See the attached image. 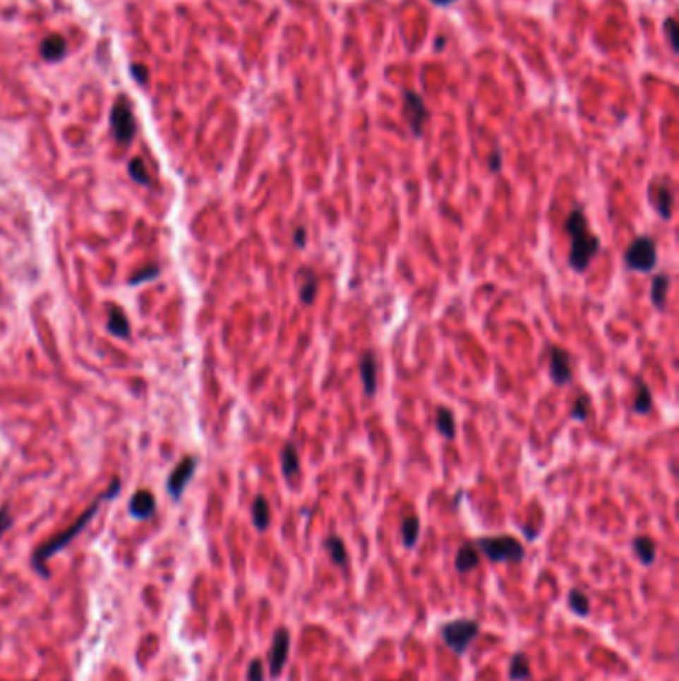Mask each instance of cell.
Instances as JSON below:
<instances>
[{
  "mask_svg": "<svg viewBox=\"0 0 679 681\" xmlns=\"http://www.w3.org/2000/svg\"><path fill=\"white\" fill-rule=\"evenodd\" d=\"M564 229L570 235V255H568V265L572 271L576 273H584L588 271L590 263L594 261V257L600 253V237L594 234L588 224V217L582 207H574L568 213L566 222H564Z\"/></svg>",
  "mask_w": 679,
  "mask_h": 681,
  "instance_id": "6da1fadb",
  "label": "cell"
},
{
  "mask_svg": "<svg viewBox=\"0 0 679 681\" xmlns=\"http://www.w3.org/2000/svg\"><path fill=\"white\" fill-rule=\"evenodd\" d=\"M118 492H120V478H114V482L110 484V488L108 490L104 492L102 496H98L96 498V502H92L84 510V512L80 514V518L74 522V524H70L66 528V530H62L60 534H56V536H52L48 542H44L42 546L40 548H36V552H34V556H32V564H34V568L38 569L42 576H48V569H46V562L48 560L52 558L54 554H58L62 548H66L74 538L78 536L80 532L86 528V526L90 524V520L98 514V510H100V506H102V502H106V500H112L114 496H118Z\"/></svg>",
  "mask_w": 679,
  "mask_h": 681,
  "instance_id": "7a4b0ae2",
  "label": "cell"
},
{
  "mask_svg": "<svg viewBox=\"0 0 679 681\" xmlns=\"http://www.w3.org/2000/svg\"><path fill=\"white\" fill-rule=\"evenodd\" d=\"M476 548L490 562H522L524 546L514 536H484L476 540Z\"/></svg>",
  "mask_w": 679,
  "mask_h": 681,
  "instance_id": "3957f363",
  "label": "cell"
},
{
  "mask_svg": "<svg viewBox=\"0 0 679 681\" xmlns=\"http://www.w3.org/2000/svg\"><path fill=\"white\" fill-rule=\"evenodd\" d=\"M625 267L635 273H649L657 265L656 241L649 235H639L627 246L624 253Z\"/></svg>",
  "mask_w": 679,
  "mask_h": 681,
  "instance_id": "277c9868",
  "label": "cell"
},
{
  "mask_svg": "<svg viewBox=\"0 0 679 681\" xmlns=\"http://www.w3.org/2000/svg\"><path fill=\"white\" fill-rule=\"evenodd\" d=\"M480 625L476 620H468V617H462V620H455L450 624L443 625L440 629V636L445 639V644L452 651H457L458 656H462L464 651L468 649V646L472 644V639L479 636Z\"/></svg>",
  "mask_w": 679,
  "mask_h": 681,
  "instance_id": "5b68a950",
  "label": "cell"
},
{
  "mask_svg": "<svg viewBox=\"0 0 679 681\" xmlns=\"http://www.w3.org/2000/svg\"><path fill=\"white\" fill-rule=\"evenodd\" d=\"M110 123H112V134L116 138L118 144H130L136 135V120L132 108L124 100L116 102L110 114Z\"/></svg>",
  "mask_w": 679,
  "mask_h": 681,
  "instance_id": "8992f818",
  "label": "cell"
},
{
  "mask_svg": "<svg viewBox=\"0 0 679 681\" xmlns=\"http://www.w3.org/2000/svg\"><path fill=\"white\" fill-rule=\"evenodd\" d=\"M402 100H404V116H407V122H409V128L414 138H421L424 130V123L428 120V110L424 106V100L421 94L412 92V90H407L402 94Z\"/></svg>",
  "mask_w": 679,
  "mask_h": 681,
  "instance_id": "52a82bcc",
  "label": "cell"
},
{
  "mask_svg": "<svg viewBox=\"0 0 679 681\" xmlns=\"http://www.w3.org/2000/svg\"><path fill=\"white\" fill-rule=\"evenodd\" d=\"M548 358H550V379L556 387H566L572 382V358L570 353L562 346H548Z\"/></svg>",
  "mask_w": 679,
  "mask_h": 681,
  "instance_id": "ba28073f",
  "label": "cell"
},
{
  "mask_svg": "<svg viewBox=\"0 0 679 681\" xmlns=\"http://www.w3.org/2000/svg\"><path fill=\"white\" fill-rule=\"evenodd\" d=\"M196 466H198V458L196 457H186L178 462V466L174 469V472L167 478V492L174 500H179L184 490L188 488L191 476L196 474Z\"/></svg>",
  "mask_w": 679,
  "mask_h": 681,
  "instance_id": "9c48e42d",
  "label": "cell"
},
{
  "mask_svg": "<svg viewBox=\"0 0 679 681\" xmlns=\"http://www.w3.org/2000/svg\"><path fill=\"white\" fill-rule=\"evenodd\" d=\"M287 658H289V632L287 627H279L275 632V637H273V646H271V651H269V671H271V677H279L281 671L285 668L287 663Z\"/></svg>",
  "mask_w": 679,
  "mask_h": 681,
  "instance_id": "30bf717a",
  "label": "cell"
},
{
  "mask_svg": "<svg viewBox=\"0 0 679 681\" xmlns=\"http://www.w3.org/2000/svg\"><path fill=\"white\" fill-rule=\"evenodd\" d=\"M359 373H361L365 394H367V397H375V394H377V358H375L373 351H367V353L361 357Z\"/></svg>",
  "mask_w": 679,
  "mask_h": 681,
  "instance_id": "8fae6325",
  "label": "cell"
},
{
  "mask_svg": "<svg viewBox=\"0 0 679 681\" xmlns=\"http://www.w3.org/2000/svg\"><path fill=\"white\" fill-rule=\"evenodd\" d=\"M297 281H299V299L303 305H313V301L317 299V291H319V277L317 273L309 267L299 269L297 273Z\"/></svg>",
  "mask_w": 679,
  "mask_h": 681,
  "instance_id": "7c38bea8",
  "label": "cell"
},
{
  "mask_svg": "<svg viewBox=\"0 0 679 681\" xmlns=\"http://www.w3.org/2000/svg\"><path fill=\"white\" fill-rule=\"evenodd\" d=\"M128 510L138 520H145L156 512V496L150 490H138L132 496Z\"/></svg>",
  "mask_w": 679,
  "mask_h": 681,
  "instance_id": "4fadbf2b",
  "label": "cell"
},
{
  "mask_svg": "<svg viewBox=\"0 0 679 681\" xmlns=\"http://www.w3.org/2000/svg\"><path fill=\"white\" fill-rule=\"evenodd\" d=\"M299 466L301 462L297 447L293 442H285V447L281 448V472H283L285 481H293V476L299 474Z\"/></svg>",
  "mask_w": 679,
  "mask_h": 681,
  "instance_id": "5bb4252c",
  "label": "cell"
},
{
  "mask_svg": "<svg viewBox=\"0 0 679 681\" xmlns=\"http://www.w3.org/2000/svg\"><path fill=\"white\" fill-rule=\"evenodd\" d=\"M635 387L637 389H635V399L632 402V411H634V414H639V416L649 414L651 409H654V397H651L649 387L639 377L635 379Z\"/></svg>",
  "mask_w": 679,
  "mask_h": 681,
  "instance_id": "9a60e30c",
  "label": "cell"
},
{
  "mask_svg": "<svg viewBox=\"0 0 679 681\" xmlns=\"http://www.w3.org/2000/svg\"><path fill=\"white\" fill-rule=\"evenodd\" d=\"M108 331L114 337H118V339H128L132 335L130 321H128L126 313L120 307H110V311H108Z\"/></svg>",
  "mask_w": 679,
  "mask_h": 681,
  "instance_id": "2e32d148",
  "label": "cell"
},
{
  "mask_svg": "<svg viewBox=\"0 0 679 681\" xmlns=\"http://www.w3.org/2000/svg\"><path fill=\"white\" fill-rule=\"evenodd\" d=\"M251 518H253V526L257 528V532H265L271 524V508L265 496H256V500L251 504Z\"/></svg>",
  "mask_w": 679,
  "mask_h": 681,
  "instance_id": "e0dca14e",
  "label": "cell"
},
{
  "mask_svg": "<svg viewBox=\"0 0 679 681\" xmlns=\"http://www.w3.org/2000/svg\"><path fill=\"white\" fill-rule=\"evenodd\" d=\"M669 283H671V279H669L668 273H657L656 277L651 279V293H649V295H651V303H654V307L659 309V311H663V309H666Z\"/></svg>",
  "mask_w": 679,
  "mask_h": 681,
  "instance_id": "ac0fdd59",
  "label": "cell"
},
{
  "mask_svg": "<svg viewBox=\"0 0 679 681\" xmlns=\"http://www.w3.org/2000/svg\"><path fill=\"white\" fill-rule=\"evenodd\" d=\"M480 564V554H479V548L474 546V544H464V546L460 548L457 552V560H455V566H457V569L460 572V574H467V572H470V569H474L476 566Z\"/></svg>",
  "mask_w": 679,
  "mask_h": 681,
  "instance_id": "d6986e66",
  "label": "cell"
},
{
  "mask_svg": "<svg viewBox=\"0 0 679 681\" xmlns=\"http://www.w3.org/2000/svg\"><path fill=\"white\" fill-rule=\"evenodd\" d=\"M435 425L436 430L445 436L446 440H455V436H457V421H455V414H452L450 409H446V406H438V409H436Z\"/></svg>",
  "mask_w": 679,
  "mask_h": 681,
  "instance_id": "ffe728a7",
  "label": "cell"
},
{
  "mask_svg": "<svg viewBox=\"0 0 679 681\" xmlns=\"http://www.w3.org/2000/svg\"><path fill=\"white\" fill-rule=\"evenodd\" d=\"M654 201H656V210L657 213H659V217L666 219V222L671 219V212H673V191L669 188L668 181L659 183Z\"/></svg>",
  "mask_w": 679,
  "mask_h": 681,
  "instance_id": "44dd1931",
  "label": "cell"
},
{
  "mask_svg": "<svg viewBox=\"0 0 679 681\" xmlns=\"http://www.w3.org/2000/svg\"><path fill=\"white\" fill-rule=\"evenodd\" d=\"M40 52H42V56H44L46 60L56 62V60L64 58V54H66V40H64L60 34H50L44 42H42Z\"/></svg>",
  "mask_w": 679,
  "mask_h": 681,
  "instance_id": "7402d4cb",
  "label": "cell"
},
{
  "mask_svg": "<svg viewBox=\"0 0 679 681\" xmlns=\"http://www.w3.org/2000/svg\"><path fill=\"white\" fill-rule=\"evenodd\" d=\"M634 552L637 554V558H639V562H642L644 566H649V564H654V562H656L657 550H656V542H654L651 538H647V536L635 538Z\"/></svg>",
  "mask_w": 679,
  "mask_h": 681,
  "instance_id": "603a6c76",
  "label": "cell"
},
{
  "mask_svg": "<svg viewBox=\"0 0 679 681\" xmlns=\"http://www.w3.org/2000/svg\"><path fill=\"white\" fill-rule=\"evenodd\" d=\"M401 536H402V544L407 548H412L416 542H419V536H421V520L416 516H404L401 524Z\"/></svg>",
  "mask_w": 679,
  "mask_h": 681,
  "instance_id": "cb8c5ba5",
  "label": "cell"
},
{
  "mask_svg": "<svg viewBox=\"0 0 679 681\" xmlns=\"http://www.w3.org/2000/svg\"><path fill=\"white\" fill-rule=\"evenodd\" d=\"M325 550L335 566H345L347 564V548L343 540L339 536H329L325 540Z\"/></svg>",
  "mask_w": 679,
  "mask_h": 681,
  "instance_id": "d4e9b609",
  "label": "cell"
},
{
  "mask_svg": "<svg viewBox=\"0 0 679 681\" xmlns=\"http://www.w3.org/2000/svg\"><path fill=\"white\" fill-rule=\"evenodd\" d=\"M530 661L526 658V653H516L510 663V680L514 681H528L530 680Z\"/></svg>",
  "mask_w": 679,
  "mask_h": 681,
  "instance_id": "484cf974",
  "label": "cell"
},
{
  "mask_svg": "<svg viewBox=\"0 0 679 681\" xmlns=\"http://www.w3.org/2000/svg\"><path fill=\"white\" fill-rule=\"evenodd\" d=\"M590 413H591L590 397H588L586 392H582V394H578V399H576L574 406H572V411H570V418L579 421V423H586V421L590 418Z\"/></svg>",
  "mask_w": 679,
  "mask_h": 681,
  "instance_id": "4316f807",
  "label": "cell"
},
{
  "mask_svg": "<svg viewBox=\"0 0 679 681\" xmlns=\"http://www.w3.org/2000/svg\"><path fill=\"white\" fill-rule=\"evenodd\" d=\"M568 605L574 614L582 615V617L590 614V600H588L586 593L579 592V590H572L568 593Z\"/></svg>",
  "mask_w": 679,
  "mask_h": 681,
  "instance_id": "83f0119b",
  "label": "cell"
},
{
  "mask_svg": "<svg viewBox=\"0 0 679 681\" xmlns=\"http://www.w3.org/2000/svg\"><path fill=\"white\" fill-rule=\"evenodd\" d=\"M128 171H130V178L134 179L136 183H140V186H150L148 169H145V164L140 159V157H134V159L128 164Z\"/></svg>",
  "mask_w": 679,
  "mask_h": 681,
  "instance_id": "f1b7e54d",
  "label": "cell"
},
{
  "mask_svg": "<svg viewBox=\"0 0 679 681\" xmlns=\"http://www.w3.org/2000/svg\"><path fill=\"white\" fill-rule=\"evenodd\" d=\"M157 275H160V267H156V265H150V267H144V269H140V271H136L128 283H130V285H140V283H144V281H154Z\"/></svg>",
  "mask_w": 679,
  "mask_h": 681,
  "instance_id": "f546056e",
  "label": "cell"
},
{
  "mask_svg": "<svg viewBox=\"0 0 679 681\" xmlns=\"http://www.w3.org/2000/svg\"><path fill=\"white\" fill-rule=\"evenodd\" d=\"M265 677V670H263V661L261 659H253L249 663V671H247V681H263Z\"/></svg>",
  "mask_w": 679,
  "mask_h": 681,
  "instance_id": "4dcf8cb0",
  "label": "cell"
},
{
  "mask_svg": "<svg viewBox=\"0 0 679 681\" xmlns=\"http://www.w3.org/2000/svg\"><path fill=\"white\" fill-rule=\"evenodd\" d=\"M663 28H666V34H668L669 46H671V50H673V52H678V40H675L678 24H675V20H673V18H668V20L663 23Z\"/></svg>",
  "mask_w": 679,
  "mask_h": 681,
  "instance_id": "1f68e13d",
  "label": "cell"
},
{
  "mask_svg": "<svg viewBox=\"0 0 679 681\" xmlns=\"http://www.w3.org/2000/svg\"><path fill=\"white\" fill-rule=\"evenodd\" d=\"M11 524H12V516H11V510H8V504H4V506H0V538H2V534L11 528Z\"/></svg>",
  "mask_w": 679,
  "mask_h": 681,
  "instance_id": "d6a6232c",
  "label": "cell"
},
{
  "mask_svg": "<svg viewBox=\"0 0 679 681\" xmlns=\"http://www.w3.org/2000/svg\"><path fill=\"white\" fill-rule=\"evenodd\" d=\"M293 246L299 247V249H305V246H307V231H305L303 225H297L293 229Z\"/></svg>",
  "mask_w": 679,
  "mask_h": 681,
  "instance_id": "836d02e7",
  "label": "cell"
},
{
  "mask_svg": "<svg viewBox=\"0 0 679 681\" xmlns=\"http://www.w3.org/2000/svg\"><path fill=\"white\" fill-rule=\"evenodd\" d=\"M502 168V154L498 150H494L488 156V169L492 174H498Z\"/></svg>",
  "mask_w": 679,
  "mask_h": 681,
  "instance_id": "e575fe53",
  "label": "cell"
},
{
  "mask_svg": "<svg viewBox=\"0 0 679 681\" xmlns=\"http://www.w3.org/2000/svg\"><path fill=\"white\" fill-rule=\"evenodd\" d=\"M132 74H134V78L140 82V84H144L145 80H148V68L145 66H132Z\"/></svg>",
  "mask_w": 679,
  "mask_h": 681,
  "instance_id": "d590c367",
  "label": "cell"
},
{
  "mask_svg": "<svg viewBox=\"0 0 679 681\" xmlns=\"http://www.w3.org/2000/svg\"><path fill=\"white\" fill-rule=\"evenodd\" d=\"M433 4H436V6H448V4H452V2H457V0H431Z\"/></svg>",
  "mask_w": 679,
  "mask_h": 681,
  "instance_id": "8d00e7d4",
  "label": "cell"
}]
</instances>
